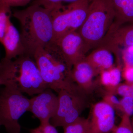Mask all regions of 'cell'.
<instances>
[{
  "label": "cell",
  "mask_w": 133,
  "mask_h": 133,
  "mask_svg": "<svg viewBox=\"0 0 133 133\" xmlns=\"http://www.w3.org/2000/svg\"><path fill=\"white\" fill-rule=\"evenodd\" d=\"M114 94L122 96V97H130L133 98V90L129 84L121 83L116 87Z\"/></svg>",
  "instance_id": "23"
},
{
  "label": "cell",
  "mask_w": 133,
  "mask_h": 133,
  "mask_svg": "<svg viewBox=\"0 0 133 133\" xmlns=\"http://www.w3.org/2000/svg\"><path fill=\"white\" fill-rule=\"evenodd\" d=\"M121 45L127 47L133 45V25L121 28L113 23L99 46H106L118 56L119 47Z\"/></svg>",
  "instance_id": "11"
},
{
  "label": "cell",
  "mask_w": 133,
  "mask_h": 133,
  "mask_svg": "<svg viewBox=\"0 0 133 133\" xmlns=\"http://www.w3.org/2000/svg\"><path fill=\"white\" fill-rule=\"evenodd\" d=\"M63 133H88L89 119L79 116L76 120L63 128Z\"/></svg>",
  "instance_id": "18"
},
{
  "label": "cell",
  "mask_w": 133,
  "mask_h": 133,
  "mask_svg": "<svg viewBox=\"0 0 133 133\" xmlns=\"http://www.w3.org/2000/svg\"><path fill=\"white\" fill-rule=\"evenodd\" d=\"M110 133H133L131 116L123 114L119 124Z\"/></svg>",
  "instance_id": "20"
},
{
  "label": "cell",
  "mask_w": 133,
  "mask_h": 133,
  "mask_svg": "<svg viewBox=\"0 0 133 133\" xmlns=\"http://www.w3.org/2000/svg\"><path fill=\"white\" fill-rule=\"evenodd\" d=\"M81 0H35L31 5L41 6L46 8L51 9L52 8L60 4H63L64 3L70 4L78 2Z\"/></svg>",
  "instance_id": "21"
},
{
  "label": "cell",
  "mask_w": 133,
  "mask_h": 133,
  "mask_svg": "<svg viewBox=\"0 0 133 133\" xmlns=\"http://www.w3.org/2000/svg\"><path fill=\"white\" fill-rule=\"evenodd\" d=\"M13 61L15 68V79L22 92L31 96L49 88L43 79L34 57L24 54Z\"/></svg>",
  "instance_id": "7"
},
{
  "label": "cell",
  "mask_w": 133,
  "mask_h": 133,
  "mask_svg": "<svg viewBox=\"0 0 133 133\" xmlns=\"http://www.w3.org/2000/svg\"><path fill=\"white\" fill-rule=\"evenodd\" d=\"M88 118V133H110L116 126L115 110L102 100L93 106Z\"/></svg>",
  "instance_id": "10"
},
{
  "label": "cell",
  "mask_w": 133,
  "mask_h": 133,
  "mask_svg": "<svg viewBox=\"0 0 133 133\" xmlns=\"http://www.w3.org/2000/svg\"><path fill=\"white\" fill-rule=\"evenodd\" d=\"M97 76L94 69L85 59L74 64L72 68V80L87 95L94 90L95 84L94 78Z\"/></svg>",
  "instance_id": "12"
},
{
  "label": "cell",
  "mask_w": 133,
  "mask_h": 133,
  "mask_svg": "<svg viewBox=\"0 0 133 133\" xmlns=\"http://www.w3.org/2000/svg\"><path fill=\"white\" fill-rule=\"evenodd\" d=\"M114 52L109 48L99 46L95 48L85 59L94 69L97 76L104 71L115 66Z\"/></svg>",
  "instance_id": "14"
},
{
  "label": "cell",
  "mask_w": 133,
  "mask_h": 133,
  "mask_svg": "<svg viewBox=\"0 0 133 133\" xmlns=\"http://www.w3.org/2000/svg\"><path fill=\"white\" fill-rule=\"evenodd\" d=\"M11 11L10 8L0 7V42L2 43L7 28L8 22L10 19Z\"/></svg>",
  "instance_id": "19"
},
{
  "label": "cell",
  "mask_w": 133,
  "mask_h": 133,
  "mask_svg": "<svg viewBox=\"0 0 133 133\" xmlns=\"http://www.w3.org/2000/svg\"><path fill=\"white\" fill-rule=\"evenodd\" d=\"M120 106L119 111L123 114L130 116L133 115V98L130 97H123L120 100Z\"/></svg>",
  "instance_id": "22"
},
{
  "label": "cell",
  "mask_w": 133,
  "mask_h": 133,
  "mask_svg": "<svg viewBox=\"0 0 133 133\" xmlns=\"http://www.w3.org/2000/svg\"><path fill=\"white\" fill-rule=\"evenodd\" d=\"M133 68V66H132Z\"/></svg>",
  "instance_id": "32"
},
{
  "label": "cell",
  "mask_w": 133,
  "mask_h": 133,
  "mask_svg": "<svg viewBox=\"0 0 133 133\" xmlns=\"http://www.w3.org/2000/svg\"><path fill=\"white\" fill-rule=\"evenodd\" d=\"M102 101L112 108L115 110L119 111L120 102V100L116 95L111 93L106 92L102 98Z\"/></svg>",
  "instance_id": "24"
},
{
  "label": "cell",
  "mask_w": 133,
  "mask_h": 133,
  "mask_svg": "<svg viewBox=\"0 0 133 133\" xmlns=\"http://www.w3.org/2000/svg\"><path fill=\"white\" fill-rule=\"evenodd\" d=\"M131 123H132V126L133 129V117H132V118H131Z\"/></svg>",
  "instance_id": "30"
},
{
  "label": "cell",
  "mask_w": 133,
  "mask_h": 133,
  "mask_svg": "<svg viewBox=\"0 0 133 133\" xmlns=\"http://www.w3.org/2000/svg\"><path fill=\"white\" fill-rule=\"evenodd\" d=\"M114 19L109 0H89L86 18L77 30L84 40L88 52L99 46Z\"/></svg>",
  "instance_id": "3"
},
{
  "label": "cell",
  "mask_w": 133,
  "mask_h": 133,
  "mask_svg": "<svg viewBox=\"0 0 133 133\" xmlns=\"http://www.w3.org/2000/svg\"><path fill=\"white\" fill-rule=\"evenodd\" d=\"M13 15L20 23L25 54L33 57L39 48L54 42L51 9L31 5L25 9L15 11Z\"/></svg>",
  "instance_id": "1"
},
{
  "label": "cell",
  "mask_w": 133,
  "mask_h": 133,
  "mask_svg": "<svg viewBox=\"0 0 133 133\" xmlns=\"http://www.w3.org/2000/svg\"><path fill=\"white\" fill-rule=\"evenodd\" d=\"M58 107L57 95L50 88L30 99L29 111L39 119L40 125L50 123L51 119L56 113Z\"/></svg>",
  "instance_id": "8"
},
{
  "label": "cell",
  "mask_w": 133,
  "mask_h": 133,
  "mask_svg": "<svg viewBox=\"0 0 133 133\" xmlns=\"http://www.w3.org/2000/svg\"><path fill=\"white\" fill-rule=\"evenodd\" d=\"M40 126L45 133H58L56 128L50 123L40 125Z\"/></svg>",
  "instance_id": "28"
},
{
  "label": "cell",
  "mask_w": 133,
  "mask_h": 133,
  "mask_svg": "<svg viewBox=\"0 0 133 133\" xmlns=\"http://www.w3.org/2000/svg\"><path fill=\"white\" fill-rule=\"evenodd\" d=\"M15 77V69L13 59L3 58L0 62V85H5Z\"/></svg>",
  "instance_id": "17"
},
{
  "label": "cell",
  "mask_w": 133,
  "mask_h": 133,
  "mask_svg": "<svg viewBox=\"0 0 133 133\" xmlns=\"http://www.w3.org/2000/svg\"><path fill=\"white\" fill-rule=\"evenodd\" d=\"M89 0L67 5L60 4L51 9L54 42L65 34L77 31L87 16Z\"/></svg>",
  "instance_id": "5"
},
{
  "label": "cell",
  "mask_w": 133,
  "mask_h": 133,
  "mask_svg": "<svg viewBox=\"0 0 133 133\" xmlns=\"http://www.w3.org/2000/svg\"><path fill=\"white\" fill-rule=\"evenodd\" d=\"M126 83L131 84L133 83V68L132 66L125 65L123 73L122 74Z\"/></svg>",
  "instance_id": "26"
},
{
  "label": "cell",
  "mask_w": 133,
  "mask_h": 133,
  "mask_svg": "<svg viewBox=\"0 0 133 133\" xmlns=\"http://www.w3.org/2000/svg\"><path fill=\"white\" fill-rule=\"evenodd\" d=\"M15 79H11L0 90V127L8 133H19V119L29 111L30 99L23 94Z\"/></svg>",
  "instance_id": "4"
},
{
  "label": "cell",
  "mask_w": 133,
  "mask_h": 133,
  "mask_svg": "<svg viewBox=\"0 0 133 133\" xmlns=\"http://www.w3.org/2000/svg\"><path fill=\"white\" fill-rule=\"evenodd\" d=\"M30 133H45L43 131L40 126L38 127L33 129H31L30 131Z\"/></svg>",
  "instance_id": "29"
},
{
  "label": "cell",
  "mask_w": 133,
  "mask_h": 133,
  "mask_svg": "<svg viewBox=\"0 0 133 133\" xmlns=\"http://www.w3.org/2000/svg\"><path fill=\"white\" fill-rule=\"evenodd\" d=\"M100 82L104 86L106 92L114 94L116 87L121 83L122 72L120 68L114 66L100 73Z\"/></svg>",
  "instance_id": "16"
},
{
  "label": "cell",
  "mask_w": 133,
  "mask_h": 133,
  "mask_svg": "<svg viewBox=\"0 0 133 133\" xmlns=\"http://www.w3.org/2000/svg\"><path fill=\"white\" fill-rule=\"evenodd\" d=\"M31 0H0V7H6L11 8L12 7L23 6Z\"/></svg>",
  "instance_id": "25"
},
{
  "label": "cell",
  "mask_w": 133,
  "mask_h": 133,
  "mask_svg": "<svg viewBox=\"0 0 133 133\" xmlns=\"http://www.w3.org/2000/svg\"><path fill=\"white\" fill-rule=\"evenodd\" d=\"M115 15L114 23L121 25L133 22V0H109Z\"/></svg>",
  "instance_id": "15"
},
{
  "label": "cell",
  "mask_w": 133,
  "mask_h": 133,
  "mask_svg": "<svg viewBox=\"0 0 133 133\" xmlns=\"http://www.w3.org/2000/svg\"><path fill=\"white\" fill-rule=\"evenodd\" d=\"M43 79L57 93L77 87L71 77V69L55 42L39 48L34 55Z\"/></svg>",
  "instance_id": "2"
},
{
  "label": "cell",
  "mask_w": 133,
  "mask_h": 133,
  "mask_svg": "<svg viewBox=\"0 0 133 133\" xmlns=\"http://www.w3.org/2000/svg\"><path fill=\"white\" fill-rule=\"evenodd\" d=\"M125 65L133 66V45L128 47L124 56Z\"/></svg>",
  "instance_id": "27"
},
{
  "label": "cell",
  "mask_w": 133,
  "mask_h": 133,
  "mask_svg": "<svg viewBox=\"0 0 133 133\" xmlns=\"http://www.w3.org/2000/svg\"><path fill=\"white\" fill-rule=\"evenodd\" d=\"M129 85H131V87H132V88L133 90V83H131V84H129Z\"/></svg>",
  "instance_id": "31"
},
{
  "label": "cell",
  "mask_w": 133,
  "mask_h": 133,
  "mask_svg": "<svg viewBox=\"0 0 133 133\" xmlns=\"http://www.w3.org/2000/svg\"><path fill=\"white\" fill-rule=\"evenodd\" d=\"M58 109L50 123L55 127L64 128L76 120L87 106V94L79 87L58 93Z\"/></svg>",
  "instance_id": "6"
},
{
  "label": "cell",
  "mask_w": 133,
  "mask_h": 133,
  "mask_svg": "<svg viewBox=\"0 0 133 133\" xmlns=\"http://www.w3.org/2000/svg\"><path fill=\"white\" fill-rule=\"evenodd\" d=\"M55 43L72 68L74 64L84 59L88 52L84 40L77 31L65 34Z\"/></svg>",
  "instance_id": "9"
},
{
  "label": "cell",
  "mask_w": 133,
  "mask_h": 133,
  "mask_svg": "<svg viewBox=\"0 0 133 133\" xmlns=\"http://www.w3.org/2000/svg\"><path fill=\"white\" fill-rule=\"evenodd\" d=\"M1 43L5 48V56L4 58L5 59L12 60L25 54L20 34L10 19L8 22L6 30Z\"/></svg>",
  "instance_id": "13"
}]
</instances>
